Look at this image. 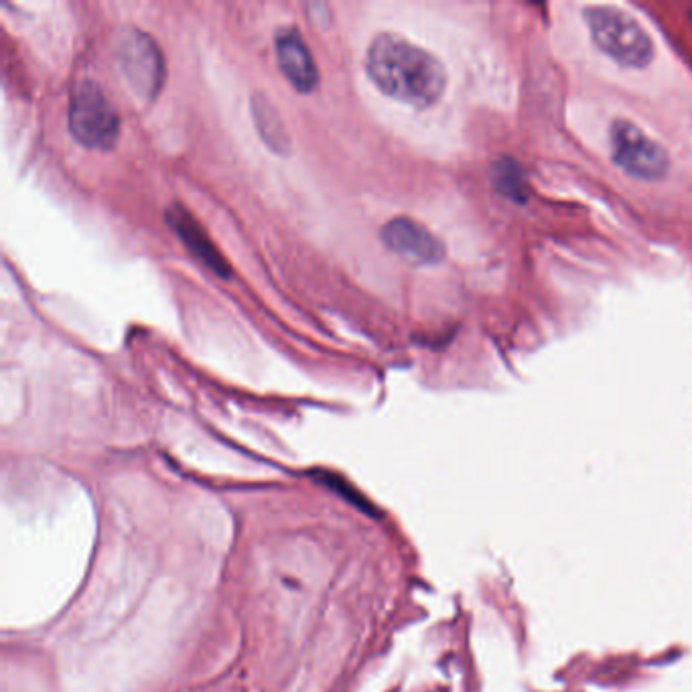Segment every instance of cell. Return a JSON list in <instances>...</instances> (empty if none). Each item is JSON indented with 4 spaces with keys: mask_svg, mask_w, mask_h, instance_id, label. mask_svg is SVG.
I'll return each instance as SVG.
<instances>
[{
    "mask_svg": "<svg viewBox=\"0 0 692 692\" xmlns=\"http://www.w3.org/2000/svg\"><path fill=\"white\" fill-rule=\"evenodd\" d=\"M490 184L499 196L506 197L514 204L528 201V182H526L523 167L514 158L499 157L492 163Z\"/></svg>",
    "mask_w": 692,
    "mask_h": 692,
    "instance_id": "cell-9",
    "label": "cell"
},
{
    "mask_svg": "<svg viewBox=\"0 0 692 692\" xmlns=\"http://www.w3.org/2000/svg\"><path fill=\"white\" fill-rule=\"evenodd\" d=\"M366 72L380 92L418 110L437 105L447 90L441 59L394 33H382L370 43Z\"/></svg>",
    "mask_w": 692,
    "mask_h": 692,
    "instance_id": "cell-1",
    "label": "cell"
},
{
    "mask_svg": "<svg viewBox=\"0 0 692 692\" xmlns=\"http://www.w3.org/2000/svg\"><path fill=\"white\" fill-rule=\"evenodd\" d=\"M167 223H169L171 230L184 240L185 246L196 259L208 264L213 273H218L223 278L230 275V266L223 261L220 250L213 246V242L209 240V235L201 228V223L197 222L196 218L184 206H173V208L167 209Z\"/></svg>",
    "mask_w": 692,
    "mask_h": 692,
    "instance_id": "cell-8",
    "label": "cell"
},
{
    "mask_svg": "<svg viewBox=\"0 0 692 692\" xmlns=\"http://www.w3.org/2000/svg\"><path fill=\"white\" fill-rule=\"evenodd\" d=\"M276 62L295 90L314 92L319 86V69L314 53L297 29H281L275 37Z\"/></svg>",
    "mask_w": 692,
    "mask_h": 692,
    "instance_id": "cell-7",
    "label": "cell"
},
{
    "mask_svg": "<svg viewBox=\"0 0 692 692\" xmlns=\"http://www.w3.org/2000/svg\"><path fill=\"white\" fill-rule=\"evenodd\" d=\"M609 151L619 169L644 182L664 179L670 171L667 149L626 118H617L609 129Z\"/></svg>",
    "mask_w": 692,
    "mask_h": 692,
    "instance_id": "cell-4",
    "label": "cell"
},
{
    "mask_svg": "<svg viewBox=\"0 0 692 692\" xmlns=\"http://www.w3.org/2000/svg\"><path fill=\"white\" fill-rule=\"evenodd\" d=\"M118 62L134 92L157 98L165 84V57L149 33L127 31L118 41Z\"/></svg>",
    "mask_w": 692,
    "mask_h": 692,
    "instance_id": "cell-5",
    "label": "cell"
},
{
    "mask_svg": "<svg viewBox=\"0 0 692 692\" xmlns=\"http://www.w3.org/2000/svg\"><path fill=\"white\" fill-rule=\"evenodd\" d=\"M252 117H254L262 141L268 144L276 153H287L290 139H288L287 129H285L283 120L278 117L275 106L271 105L264 96H254V100H252Z\"/></svg>",
    "mask_w": 692,
    "mask_h": 692,
    "instance_id": "cell-10",
    "label": "cell"
},
{
    "mask_svg": "<svg viewBox=\"0 0 692 692\" xmlns=\"http://www.w3.org/2000/svg\"><path fill=\"white\" fill-rule=\"evenodd\" d=\"M69 132L86 149L110 151L120 136V117L105 90L90 79L79 81L69 98Z\"/></svg>",
    "mask_w": 692,
    "mask_h": 692,
    "instance_id": "cell-3",
    "label": "cell"
},
{
    "mask_svg": "<svg viewBox=\"0 0 692 692\" xmlns=\"http://www.w3.org/2000/svg\"><path fill=\"white\" fill-rule=\"evenodd\" d=\"M382 242L391 252L417 266L439 264L447 254L443 242L413 218H394L386 223L382 228Z\"/></svg>",
    "mask_w": 692,
    "mask_h": 692,
    "instance_id": "cell-6",
    "label": "cell"
},
{
    "mask_svg": "<svg viewBox=\"0 0 692 692\" xmlns=\"http://www.w3.org/2000/svg\"><path fill=\"white\" fill-rule=\"evenodd\" d=\"M583 21L591 41L615 64L629 69H644L656 59L652 35L626 11L615 7H587Z\"/></svg>",
    "mask_w": 692,
    "mask_h": 692,
    "instance_id": "cell-2",
    "label": "cell"
}]
</instances>
